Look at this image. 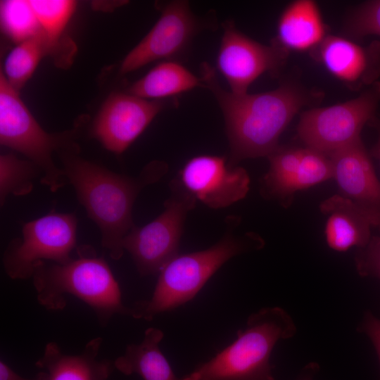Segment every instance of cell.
<instances>
[{
	"label": "cell",
	"instance_id": "8",
	"mask_svg": "<svg viewBox=\"0 0 380 380\" xmlns=\"http://www.w3.org/2000/svg\"><path fill=\"white\" fill-rule=\"evenodd\" d=\"M77 231V219L73 213L51 211L24 223L22 237L11 241L4 251V271L12 279H27L40 261H70L76 248Z\"/></svg>",
	"mask_w": 380,
	"mask_h": 380
},
{
	"label": "cell",
	"instance_id": "2",
	"mask_svg": "<svg viewBox=\"0 0 380 380\" xmlns=\"http://www.w3.org/2000/svg\"><path fill=\"white\" fill-rule=\"evenodd\" d=\"M59 152L68 182L98 226L102 246L112 259L120 260L125 251L123 240L135 226L132 218L135 200L143 189L165 175L167 164L152 161L138 175L130 177L78 156L76 145Z\"/></svg>",
	"mask_w": 380,
	"mask_h": 380
},
{
	"label": "cell",
	"instance_id": "10",
	"mask_svg": "<svg viewBox=\"0 0 380 380\" xmlns=\"http://www.w3.org/2000/svg\"><path fill=\"white\" fill-rule=\"evenodd\" d=\"M216 65L230 91L241 94L265 72L276 74L285 64L289 51L274 40L270 45L256 42L239 31L233 20L224 22Z\"/></svg>",
	"mask_w": 380,
	"mask_h": 380
},
{
	"label": "cell",
	"instance_id": "26",
	"mask_svg": "<svg viewBox=\"0 0 380 380\" xmlns=\"http://www.w3.org/2000/svg\"><path fill=\"white\" fill-rule=\"evenodd\" d=\"M343 30L349 39L380 36V0L368 1L355 8L346 19Z\"/></svg>",
	"mask_w": 380,
	"mask_h": 380
},
{
	"label": "cell",
	"instance_id": "22",
	"mask_svg": "<svg viewBox=\"0 0 380 380\" xmlns=\"http://www.w3.org/2000/svg\"><path fill=\"white\" fill-rule=\"evenodd\" d=\"M58 45L52 43L43 31L18 44L7 56L4 76L19 91L31 77L41 59L52 53Z\"/></svg>",
	"mask_w": 380,
	"mask_h": 380
},
{
	"label": "cell",
	"instance_id": "24",
	"mask_svg": "<svg viewBox=\"0 0 380 380\" xmlns=\"http://www.w3.org/2000/svg\"><path fill=\"white\" fill-rule=\"evenodd\" d=\"M0 8L2 30L15 42L19 44L42 31L29 1H1Z\"/></svg>",
	"mask_w": 380,
	"mask_h": 380
},
{
	"label": "cell",
	"instance_id": "7",
	"mask_svg": "<svg viewBox=\"0 0 380 380\" xmlns=\"http://www.w3.org/2000/svg\"><path fill=\"white\" fill-rule=\"evenodd\" d=\"M171 194L163 212L143 227L134 226L123 240L141 276L159 273L179 255L180 239L187 214L197 200L177 178L170 183Z\"/></svg>",
	"mask_w": 380,
	"mask_h": 380
},
{
	"label": "cell",
	"instance_id": "13",
	"mask_svg": "<svg viewBox=\"0 0 380 380\" xmlns=\"http://www.w3.org/2000/svg\"><path fill=\"white\" fill-rule=\"evenodd\" d=\"M182 186L206 206L220 209L244 198L250 177L242 167L232 165L224 156L199 155L189 159L180 170Z\"/></svg>",
	"mask_w": 380,
	"mask_h": 380
},
{
	"label": "cell",
	"instance_id": "30",
	"mask_svg": "<svg viewBox=\"0 0 380 380\" xmlns=\"http://www.w3.org/2000/svg\"><path fill=\"white\" fill-rule=\"evenodd\" d=\"M369 124L376 127L378 133L377 141L372 150V155L380 163V118L375 116Z\"/></svg>",
	"mask_w": 380,
	"mask_h": 380
},
{
	"label": "cell",
	"instance_id": "29",
	"mask_svg": "<svg viewBox=\"0 0 380 380\" xmlns=\"http://www.w3.org/2000/svg\"><path fill=\"white\" fill-rule=\"evenodd\" d=\"M0 380H49L48 374L41 371L32 378H25L13 370L4 360H0Z\"/></svg>",
	"mask_w": 380,
	"mask_h": 380
},
{
	"label": "cell",
	"instance_id": "4",
	"mask_svg": "<svg viewBox=\"0 0 380 380\" xmlns=\"http://www.w3.org/2000/svg\"><path fill=\"white\" fill-rule=\"evenodd\" d=\"M240 224L236 216L227 217V228L220 241L210 248L178 255L159 272L152 296L131 308V317L151 320L191 300L208 280L229 260L238 255L261 249L264 240L254 232L235 233Z\"/></svg>",
	"mask_w": 380,
	"mask_h": 380
},
{
	"label": "cell",
	"instance_id": "31",
	"mask_svg": "<svg viewBox=\"0 0 380 380\" xmlns=\"http://www.w3.org/2000/svg\"><path fill=\"white\" fill-rule=\"evenodd\" d=\"M318 365L315 363H311L306 366L303 372L298 380H312L314 374L317 371Z\"/></svg>",
	"mask_w": 380,
	"mask_h": 380
},
{
	"label": "cell",
	"instance_id": "12",
	"mask_svg": "<svg viewBox=\"0 0 380 380\" xmlns=\"http://www.w3.org/2000/svg\"><path fill=\"white\" fill-rule=\"evenodd\" d=\"M205 25L192 12L188 1L167 3L151 30L124 58L120 73L125 75L153 61L178 56Z\"/></svg>",
	"mask_w": 380,
	"mask_h": 380
},
{
	"label": "cell",
	"instance_id": "17",
	"mask_svg": "<svg viewBox=\"0 0 380 380\" xmlns=\"http://www.w3.org/2000/svg\"><path fill=\"white\" fill-rule=\"evenodd\" d=\"M319 210L326 217L324 234L328 246L344 252L365 247L373 227H380V213L366 209L340 194L323 201Z\"/></svg>",
	"mask_w": 380,
	"mask_h": 380
},
{
	"label": "cell",
	"instance_id": "15",
	"mask_svg": "<svg viewBox=\"0 0 380 380\" xmlns=\"http://www.w3.org/2000/svg\"><path fill=\"white\" fill-rule=\"evenodd\" d=\"M315 58L348 88L359 91L380 77V42L362 46L346 37L327 35L312 51Z\"/></svg>",
	"mask_w": 380,
	"mask_h": 380
},
{
	"label": "cell",
	"instance_id": "25",
	"mask_svg": "<svg viewBox=\"0 0 380 380\" xmlns=\"http://www.w3.org/2000/svg\"><path fill=\"white\" fill-rule=\"evenodd\" d=\"M42 31L58 45L68 23L75 11L77 2L70 0H29Z\"/></svg>",
	"mask_w": 380,
	"mask_h": 380
},
{
	"label": "cell",
	"instance_id": "11",
	"mask_svg": "<svg viewBox=\"0 0 380 380\" xmlns=\"http://www.w3.org/2000/svg\"><path fill=\"white\" fill-rule=\"evenodd\" d=\"M269 169L260 182L265 198L289 207L297 191L333 179L329 156L304 147L280 146L267 157Z\"/></svg>",
	"mask_w": 380,
	"mask_h": 380
},
{
	"label": "cell",
	"instance_id": "21",
	"mask_svg": "<svg viewBox=\"0 0 380 380\" xmlns=\"http://www.w3.org/2000/svg\"><path fill=\"white\" fill-rule=\"evenodd\" d=\"M197 87H203L201 78L181 63L171 60L154 66L134 82L127 92L145 99L163 100Z\"/></svg>",
	"mask_w": 380,
	"mask_h": 380
},
{
	"label": "cell",
	"instance_id": "23",
	"mask_svg": "<svg viewBox=\"0 0 380 380\" xmlns=\"http://www.w3.org/2000/svg\"><path fill=\"white\" fill-rule=\"evenodd\" d=\"M42 178V172L32 161L18 158L12 153L0 156V203L7 197L25 196L34 187V181Z\"/></svg>",
	"mask_w": 380,
	"mask_h": 380
},
{
	"label": "cell",
	"instance_id": "1",
	"mask_svg": "<svg viewBox=\"0 0 380 380\" xmlns=\"http://www.w3.org/2000/svg\"><path fill=\"white\" fill-rule=\"evenodd\" d=\"M201 75L203 87L213 94L222 112L232 165L270 155L298 112L320 99L319 94L291 80L266 92L234 94L221 87L215 70L208 63L201 64Z\"/></svg>",
	"mask_w": 380,
	"mask_h": 380
},
{
	"label": "cell",
	"instance_id": "3",
	"mask_svg": "<svg viewBox=\"0 0 380 380\" xmlns=\"http://www.w3.org/2000/svg\"><path fill=\"white\" fill-rule=\"evenodd\" d=\"M77 250V258L65 263L40 261L35 265L32 279L38 303L48 310H61L66 305L65 296H74L94 310L103 327L116 314L131 316L105 259L89 246Z\"/></svg>",
	"mask_w": 380,
	"mask_h": 380
},
{
	"label": "cell",
	"instance_id": "28",
	"mask_svg": "<svg viewBox=\"0 0 380 380\" xmlns=\"http://www.w3.org/2000/svg\"><path fill=\"white\" fill-rule=\"evenodd\" d=\"M358 331L365 333L370 338L380 363V319L371 312L367 311L358 327Z\"/></svg>",
	"mask_w": 380,
	"mask_h": 380
},
{
	"label": "cell",
	"instance_id": "19",
	"mask_svg": "<svg viewBox=\"0 0 380 380\" xmlns=\"http://www.w3.org/2000/svg\"><path fill=\"white\" fill-rule=\"evenodd\" d=\"M319 8L312 0H297L282 11L274 39L287 51H312L327 37Z\"/></svg>",
	"mask_w": 380,
	"mask_h": 380
},
{
	"label": "cell",
	"instance_id": "18",
	"mask_svg": "<svg viewBox=\"0 0 380 380\" xmlns=\"http://www.w3.org/2000/svg\"><path fill=\"white\" fill-rule=\"evenodd\" d=\"M102 342L101 337L92 338L76 355L64 353L56 342H49L35 366L48 374L49 380H107L115 368L114 362L98 359Z\"/></svg>",
	"mask_w": 380,
	"mask_h": 380
},
{
	"label": "cell",
	"instance_id": "16",
	"mask_svg": "<svg viewBox=\"0 0 380 380\" xmlns=\"http://www.w3.org/2000/svg\"><path fill=\"white\" fill-rule=\"evenodd\" d=\"M339 194L380 213V181L362 139L329 156Z\"/></svg>",
	"mask_w": 380,
	"mask_h": 380
},
{
	"label": "cell",
	"instance_id": "5",
	"mask_svg": "<svg viewBox=\"0 0 380 380\" xmlns=\"http://www.w3.org/2000/svg\"><path fill=\"white\" fill-rule=\"evenodd\" d=\"M296 332L282 308H266L249 316L229 346L181 380H274L270 359L277 342Z\"/></svg>",
	"mask_w": 380,
	"mask_h": 380
},
{
	"label": "cell",
	"instance_id": "6",
	"mask_svg": "<svg viewBox=\"0 0 380 380\" xmlns=\"http://www.w3.org/2000/svg\"><path fill=\"white\" fill-rule=\"evenodd\" d=\"M70 134L46 132L20 99L18 91L0 75V144L25 156L42 172L41 182L52 192L68 184L53 153L74 144Z\"/></svg>",
	"mask_w": 380,
	"mask_h": 380
},
{
	"label": "cell",
	"instance_id": "27",
	"mask_svg": "<svg viewBox=\"0 0 380 380\" xmlns=\"http://www.w3.org/2000/svg\"><path fill=\"white\" fill-rule=\"evenodd\" d=\"M355 261L360 275L380 279V236H372L365 247L358 248Z\"/></svg>",
	"mask_w": 380,
	"mask_h": 380
},
{
	"label": "cell",
	"instance_id": "14",
	"mask_svg": "<svg viewBox=\"0 0 380 380\" xmlns=\"http://www.w3.org/2000/svg\"><path fill=\"white\" fill-rule=\"evenodd\" d=\"M163 107V100L145 99L128 92L113 93L96 117L91 134L106 150L121 154Z\"/></svg>",
	"mask_w": 380,
	"mask_h": 380
},
{
	"label": "cell",
	"instance_id": "9",
	"mask_svg": "<svg viewBox=\"0 0 380 380\" xmlns=\"http://www.w3.org/2000/svg\"><path fill=\"white\" fill-rule=\"evenodd\" d=\"M380 81L349 101L303 112L297 134L305 147L327 156L361 139V132L376 116Z\"/></svg>",
	"mask_w": 380,
	"mask_h": 380
},
{
	"label": "cell",
	"instance_id": "20",
	"mask_svg": "<svg viewBox=\"0 0 380 380\" xmlns=\"http://www.w3.org/2000/svg\"><path fill=\"white\" fill-rule=\"evenodd\" d=\"M163 338L159 329H147L140 343L128 345L125 353L114 361L115 368L127 376L137 374L144 380H181L159 348Z\"/></svg>",
	"mask_w": 380,
	"mask_h": 380
}]
</instances>
